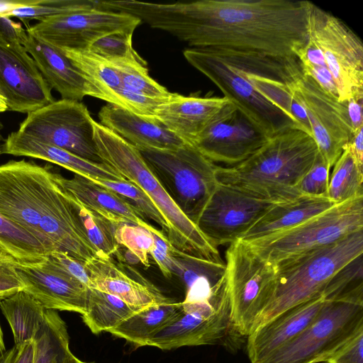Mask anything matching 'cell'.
Listing matches in <instances>:
<instances>
[{
    "label": "cell",
    "mask_w": 363,
    "mask_h": 363,
    "mask_svg": "<svg viewBox=\"0 0 363 363\" xmlns=\"http://www.w3.org/2000/svg\"><path fill=\"white\" fill-rule=\"evenodd\" d=\"M363 328L354 333L325 362L326 363H363Z\"/></svg>",
    "instance_id": "7dc6e473"
},
{
    "label": "cell",
    "mask_w": 363,
    "mask_h": 363,
    "mask_svg": "<svg viewBox=\"0 0 363 363\" xmlns=\"http://www.w3.org/2000/svg\"><path fill=\"white\" fill-rule=\"evenodd\" d=\"M73 201L77 207L86 236L95 248L96 255L106 257L116 255L120 247L116 239V230L120 224L89 211L74 199Z\"/></svg>",
    "instance_id": "d590c367"
},
{
    "label": "cell",
    "mask_w": 363,
    "mask_h": 363,
    "mask_svg": "<svg viewBox=\"0 0 363 363\" xmlns=\"http://www.w3.org/2000/svg\"><path fill=\"white\" fill-rule=\"evenodd\" d=\"M100 123L138 150H174L186 143L155 118L107 104L99 112Z\"/></svg>",
    "instance_id": "d4e9b609"
},
{
    "label": "cell",
    "mask_w": 363,
    "mask_h": 363,
    "mask_svg": "<svg viewBox=\"0 0 363 363\" xmlns=\"http://www.w3.org/2000/svg\"><path fill=\"white\" fill-rule=\"evenodd\" d=\"M63 189L77 203L113 223H129L154 231L156 228L124 197L83 176L65 178L57 173Z\"/></svg>",
    "instance_id": "603a6c76"
},
{
    "label": "cell",
    "mask_w": 363,
    "mask_h": 363,
    "mask_svg": "<svg viewBox=\"0 0 363 363\" xmlns=\"http://www.w3.org/2000/svg\"><path fill=\"white\" fill-rule=\"evenodd\" d=\"M17 260L0 250V301L23 291L24 286L17 270Z\"/></svg>",
    "instance_id": "f6af8a7d"
},
{
    "label": "cell",
    "mask_w": 363,
    "mask_h": 363,
    "mask_svg": "<svg viewBox=\"0 0 363 363\" xmlns=\"http://www.w3.org/2000/svg\"><path fill=\"white\" fill-rule=\"evenodd\" d=\"M65 322L54 310L45 311V320L33 338V363H64L71 352Z\"/></svg>",
    "instance_id": "d6a6232c"
},
{
    "label": "cell",
    "mask_w": 363,
    "mask_h": 363,
    "mask_svg": "<svg viewBox=\"0 0 363 363\" xmlns=\"http://www.w3.org/2000/svg\"><path fill=\"white\" fill-rule=\"evenodd\" d=\"M37 1L38 0H0V17H8L15 9L31 6Z\"/></svg>",
    "instance_id": "f5cc1de1"
},
{
    "label": "cell",
    "mask_w": 363,
    "mask_h": 363,
    "mask_svg": "<svg viewBox=\"0 0 363 363\" xmlns=\"http://www.w3.org/2000/svg\"><path fill=\"white\" fill-rule=\"evenodd\" d=\"M100 8L99 1L94 0H38L31 6L13 10L8 16L20 19L28 28L31 20L42 21L47 18Z\"/></svg>",
    "instance_id": "74e56055"
},
{
    "label": "cell",
    "mask_w": 363,
    "mask_h": 363,
    "mask_svg": "<svg viewBox=\"0 0 363 363\" xmlns=\"http://www.w3.org/2000/svg\"><path fill=\"white\" fill-rule=\"evenodd\" d=\"M49 257L72 277L87 287H90V279L85 262L79 260L64 252H53Z\"/></svg>",
    "instance_id": "c3c4849f"
},
{
    "label": "cell",
    "mask_w": 363,
    "mask_h": 363,
    "mask_svg": "<svg viewBox=\"0 0 363 363\" xmlns=\"http://www.w3.org/2000/svg\"><path fill=\"white\" fill-rule=\"evenodd\" d=\"M0 214L50 252L86 262L96 254L77 207L48 164L10 160L0 165Z\"/></svg>",
    "instance_id": "7a4b0ae2"
},
{
    "label": "cell",
    "mask_w": 363,
    "mask_h": 363,
    "mask_svg": "<svg viewBox=\"0 0 363 363\" xmlns=\"http://www.w3.org/2000/svg\"><path fill=\"white\" fill-rule=\"evenodd\" d=\"M141 308L133 307L118 297L89 288L86 311L82 320L91 333L109 332Z\"/></svg>",
    "instance_id": "1f68e13d"
},
{
    "label": "cell",
    "mask_w": 363,
    "mask_h": 363,
    "mask_svg": "<svg viewBox=\"0 0 363 363\" xmlns=\"http://www.w3.org/2000/svg\"><path fill=\"white\" fill-rule=\"evenodd\" d=\"M330 169V168L319 152L313 166L297 185L299 194L306 196L327 197Z\"/></svg>",
    "instance_id": "ee69618b"
},
{
    "label": "cell",
    "mask_w": 363,
    "mask_h": 363,
    "mask_svg": "<svg viewBox=\"0 0 363 363\" xmlns=\"http://www.w3.org/2000/svg\"><path fill=\"white\" fill-rule=\"evenodd\" d=\"M325 301L320 296L298 304L251 332L246 338L250 362H258L298 336L314 320Z\"/></svg>",
    "instance_id": "7402d4cb"
},
{
    "label": "cell",
    "mask_w": 363,
    "mask_h": 363,
    "mask_svg": "<svg viewBox=\"0 0 363 363\" xmlns=\"http://www.w3.org/2000/svg\"><path fill=\"white\" fill-rule=\"evenodd\" d=\"M225 258L232 325L240 336L247 338L272 296L276 268L240 240L229 245Z\"/></svg>",
    "instance_id": "9c48e42d"
},
{
    "label": "cell",
    "mask_w": 363,
    "mask_h": 363,
    "mask_svg": "<svg viewBox=\"0 0 363 363\" xmlns=\"http://www.w3.org/2000/svg\"><path fill=\"white\" fill-rule=\"evenodd\" d=\"M18 35L48 84L62 99L79 101L89 96V84L62 51L28 34L21 26Z\"/></svg>",
    "instance_id": "cb8c5ba5"
},
{
    "label": "cell",
    "mask_w": 363,
    "mask_h": 363,
    "mask_svg": "<svg viewBox=\"0 0 363 363\" xmlns=\"http://www.w3.org/2000/svg\"><path fill=\"white\" fill-rule=\"evenodd\" d=\"M133 33H113L96 40L87 50L109 60L145 61L133 46Z\"/></svg>",
    "instance_id": "60d3db41"
},
{
    "label": "cell",
    "mask_w": 363,
    "mask_h": 363,
    "mask_svg": "<svg viewBox=\"0 0 363 363\" xmlns=\"http://www.w3.org/2000/svg\"><path fill=\"white\" fill-rule=\"evenodd\" d=\"M154 245L150 255L155 262L162 274L170 279L174 275V263L172 255V245L162 230L152 231Z\"/></svg>",
    "instance_id": "bcb514c9"
},
{
    "label": "cell",
    "mask_w": 363,
    "mask_h": 363,
    "mask_svg": "<svg viewBox=\"0 0 363 363\" xmlns=\"http://www.w3.org/2000/svg\"><path fill=\"white\" fill-rule=\"evenodd\" d=\"M291 89L305 111L321 157L331 169L352 133L347 102L328 94L303 73L293 81Z\"/></svg>",
    "instance_id": "9a60e30c"
},
{
    "label": "cell",
    "mask_w": 363,
    "mask_h": 363,
    "mask_svg": "<svg viewBox=\"0 0 363 363\" xmlns=\"http://www.w3.org/2000/svg\"><path fill=\"white\" fill-rule=\"evenodd\" d=\"M270 138L236 109L209 127L193 145L214 164L233 167L257 152Z\"/></svg>",
    "instance_id": "ac0fdd59"
},
{
    "label": "cell",
    "mask_w": 363,
    "mask_h": 363,
    "mask_svg": "<svg viewBox=\"0 0 363 363\" xmlns=\"http://www.w3.org/2000/svg\"><path fill=\"white\" fill-rule=\"evenodd\" d=\"M0 309L10 325L17 348L33 340L45 320L46 311L24 291L1 301Z\"/></svg>",
    "instance_id": "4dcf8cb0"
},
{
    "label": "cell",
    "mask_w": 363,
    "mask_h": 363,
    "mask_svg": "<svg viewBox=\"0 0 363 363\" xmlns=\"http://www.w3.org/2000/svg\"><path fill=\"white\" fill-rule=\"evenodd\" d=\"M7 103L6 99L0 92V113L7 111Z\"/></svg>",
    "instance_id": "9f6ffc18"
},
{
    "label": "cell",
    "mask_w": 363,
    "mask_h": 363,
    "mask_svg": "<svg viewBox=\"0 0 363 363\" xmlns=\"http://www.w3.org/2000/svg\"><path fill=\"white\" fill-rule=\"evenodd\" d=\"M139 150L171 199L195 224L218 183L217 165L189 143L174 150Z\"/></svg>",
    "instance_id": "ba28073f"
},
{
    "label": "cell",
    "mask_w": 363,
    "mask_h": 363,
    "mask_svg": "<svg viewBox=\"0 0 363 363\" xmlns=\"http://www.w3.org/2000/svg\"><path fill=\"white\" fill-rule=\"evenodd\" d=\"M174 275L186 288L184 303L215 300L225 286V263L199 258L172 245Z\"/></svg>",
    "instance_id": "4316f807"
},
{
    "label": "cell",
    "mask_w": 363,
    "mask_h": 363,
    "mask_svg": "<svg viewBox=\"0 0 363 363\" xmlns=\"http://www.w3.org/2000/svg\"><path fill=\"white\" fill-rule=\"evenodd\" d=\"M334 203L326 196L301 195L294 200L273 204L240 238L250 241L290 230L328 210Z\"/></svg>",
    "instance_id": "83f0119b"
},
{
    "label": "cell",
    "mask_w": 363,
    "mask_h": 363,
    "mask_svg": "<svg viewBox=\"0 0 363 363\" xmlns=\"http://www.w3.org/2000/svg\"><path fill=\"white\" fill-rule=\"evenodd\" d=\"M3 124L0 121V155L3 154V145L4 143V139L1 135V130L3 129Z\"/></svg>",
    "instance_id": "680465c9"
},
{
    "label": "cell",
    "mask_w": 363,
    "mask_h": 363,
    "mask_svg": "<svg viewBox=\"0 0 363 363\" xmlns=\"http://www.w3.org/2000/svg\"><path fill=\"white\" fill-rule=\"evenodd\" d=\"M319 151L313 138L293 126L272 135L257 152L233 167L217 165L218 183L265 201L279 203L299 197L297 185Z\"/></svg>",
    "instance_id": "3957f363"
},
{
    "label": "cell",
    "mask_w": 363,
    "mask_h": 363,
    "mask_svg": "<svg viewBox=\"0 0 363 363\" xmlns=\"http://www.w3.org/2000/svg\"><path fill=\"white\" fill-rule=\"evenodd\" d=\"M92 181V180H91ZM117 193L128 201L147 219L157 223L165 233L166 225L154 204L138 187L128 181H93Z\"/></svg>",
    "instance_id": "7bdbcfd3"
},
{
    "label": "cell",
    "mask_w": 363,
    "mask_h": 363,
    "mask_svg": "<svg viewBox=\"0 0 363 363\" xmlns=\"http://www.w3.org/2000/svg\"><path fill=\"white\" fill-rule=\"evenodd\" d=\"M182 303V311L168 325L153 335L147 346L170 350L184 346L220 345L235 350L243 339L230 319L228 289L211 301Z\"/></svg>",
    "instance_id": "7c38bea8"
},
{
    "label": "cell",
    "mask_w": 363,
    "mask_h": 363,
    "mask_svg": "<svg viewBox=\"0 0 363 363\" xmlns=\"http://www.w3.org/2000/svg\"><path fill=\"white\" fill-rule=\"evenodd\" d=\"M5 345L3 338V333L0 325V357L5 352Z\"/></svg>",
    "instance_id": "6f0895ef"
},
{
    "label": "cell",
    "mask_w": 363,
    "mask_h": 363,
    "mask_svg": "<svg viewBox=\"0 0 363 363\" xmlns=\"http://www.w3.org/2000/svg\"><path fill=\"white\" fill-rule=\"evenodd\" d=\"M182 308V303L174 301L150 306L133 314L108 333L135 346H147L149 339L175 319Z\"/></svg>",
    "instance_id": "f546056e"
},
{
    "label": "cell",
    "mask_w": 363,
    "mask_h": 363,
    "mask_svg": "<svg viewBox=\"0 0 363 363\" xmlns=\"http://www.w3.org/2000/svg\"><path fill=\"white\" fill-rule=\"evenodd\" d=\"M85 266L89 288L116 296L133 307L143 309L174 301L138 270L112 257L96 255Z\"/></svg>",
    "instance_id": "ffe728a7"
},
{
    "label": "cell",
    "mask_w": 363,
    "mask_h": 363,
    "mask_svg": "<svg viewBox=\"0 0 363 363\" xmlns=\"http://www.w3.org/2000/svg\"><path fill=\"white\" fill-rule=\"evenodd\" d=\"M140 23L128 13L95 8L47 18L26 32L58 50H84L106 35L134 33Z\"/></svg>",
    "instance_id": "2e32d148"
},
{
    "label": "cell",
    "mask_w": 363,
    "mask_h": 363,
    "mask_svg": "<svg viewBox=\"0 0 363 363\" xmlns=\"http://www.w3.org/2000/svg\"><path fill=\"white\" fill-rule=\"evenodd\" d=\"M363 328V289L325 300L314 320L291 341L257 363L325 362Z\"/></svg>",
    "instance_id": "8992f818"
},
{
    "label": "cell",
    "mask_w": 363,
    "mask_h": 363,
    "mask_svg": "<svg viewBox=\"0 0 363 363\" xmlns=\"http://www.w3.org/2000/svg\"><path fill=\"white\" fill-rule=\"evenodd\" d=\"M93 122L84 104L62 99L28 113L18 132L101 163L94 140Z\"/></svg>",
    "instance_id": "5bb4252c"
},
{
    "label": "cell",
    "mask_w": 363,
    "mask_h": 363,
    "mask_svg": "<svg viewBox=\"0 0 363 363\" xmlns=\"http://www.w3.org/2000/svg\"><path fill=\"white\" fill-rule=\"evenodd\" d=\"M16 352V347L15 346L11 349L6 350L5 352L0 357V363H11Z\"/></svg>",
    "instance_id": "db71d44e"
},
{
    "label": "cell",
    "mask_w": 363,
    "mask_h": 363,
    "mask_svg": "<svg viewBox=\"0 0 363 363\" xmlns=\"http://www.w3.org/2000/svg\"><path fill=\"white\" fill-rule=\"evenodd\" d=\"M116 239L119 246L125 248L138 262L145 267L150 266L148 256L154 245L151 231L139 225L121 223L116 230Z\"/></svg>",
    "instance_id": "ab89813d"
},
{
    "label": "cell",
    "mask_w": 363,
    "mask_h": 363,
    "mask_svg": "<svg viewBox=\"0 0 363 363\" xmlns=\"http://www.w3.org/2000/svg\"><path fill=\"white\" fill-rule=\"evenodd\" d=\"M21 26L0 17V92L7 111L28 113L55 100L52 88L19 40Z\"/></svg>",
    "instance_id": "4fadbf2b"
},
{
    "label": "cell",
    "mask_w": 363,
    "mask_h": 363,
    "mask_svg": "<svg viewBox=\"0 0 363 363\" xmlns=\"http://www.w3.org/2000/svg\"><path fill=\"white\" fill-rule=\"evenodd\" d=\"M363 169L354 162L345 146L342 155L333 165L329 179L327 197L338 204L351 199L363 196Z\"/></svg>",
    "instance_id": "e575fe53"
},
{
    "label": "cell",
    "mask_w": 363,
    "mask_h": 363,
    "mask_svg": "<svg viewBox=\"0 0 363 363\" xmlns=\"http://www.w3.org/2000/svg\"><path fill=\"white\" fill-rule=\"evenodd\" d=\"M3 154L43 160L92 181H127L106 164L83 159L18 131L11 133L4 140Z\"/></svg>",
    "instance_id": "484cf974"
},
{
    "label": "cell",
    "mask_w": 363,
    "mask_h": 363,
    "mask_svg": "<svg viewBox=\"0 0 363 363\" xmlns=\"http://www.w3.org/2000/svg\"><path fill=\"white\" fill-rule=\"evenodd\" d=\"M94 140L101 162L142 190L162 217L165 235L177 250L190 255L224 262L218 250L171 199L140 150L94 120Z\"/></svg>",
    "instance_id": "277c9868"
},
{
    "label": "cell",
    "mask_w": 363,
    "mask_h": 363,
    "mask_svg": "<svg viewBox=\"0 0 363 363\" xmlns=\"http://www.w3.org/2000/svg\"><path fill=\"white\" fill-rule=\"evenodd\" d=\"M33 340L16 347V352L11 363H33Z\"/></svg>",
    "instance_id": "816d5d0a"
},
{
    "label": "cell",
    "mask_w": 363,
    "mask_h": 363,
    "mask_svg": "<svg viewBox=\"0 0 363 363\" xmlns=\"http://www.w3.org/2000/svg\"><path fill=\"white\" fill-rule=\"evenodd\" d=\"M312 2L199 0L157 4L122 0L118 10L169 33L194 48L290 58L309 38Z\"/></svg>",
    "instance_id": "6da1fadb"
},
{
    "label": "cell",
    "mask_w": 363,
    "mask_h": 363,
    "mask_svg": "<svg viewBox=\"0 0 363 363\" xmlns=\"http://www.w3.org/2000/svg\"><path fill=\"white\" fill-rule=\"evenodd\" d=\"M273 204L218 183L195 224L218 248L240 240Z\"/></svg>",
    "instance_id": "e0dca14e"
},
{
    "label": "cell",
    "mask_w": 363,
    "mask_h": 363,
    "mask_svg": "<svg viewBox=\"0 0 363 363\" xmlns=\"http://www.w3.org/2000/svg\"><path fill=\"white\" fill-rule=\"evenodd\" d=\"M363 289V259L360 255L337 272L325 288V300H333Z\"/></svg>",
    "instance_id": "b9f144b4"
},
{
    "label": "cell",
    "mask_w": 363,
    "mask_h": 363,
    "mask_svg": "<svg viewBox=\"0 0 363 363\" xmlns=\"http://www.w3.org/2000/svg\"><path fill=\"white\" fill-rule=\"evenodd\" d=\"M346 102L352 132H354L360 128H363V98L354 97Z\"/></svg>",
    "instance_id": "f907efd6"
},
{
    "label": "cell",
    "mask_w": 363,
    "mask_h": 363,
    "mask_svg": "<svg viewBox=\"0 0 363 363\" xmlns=\"http://www.w3.org/2000/svg\"><path fill=\"white\" fill-rule=\"evenodd\" d=\"M362 254L363 230L274 265L276 281L272 296L252 332L290 308L322 296L334 275Z\"/></svg>",
    "instance_id": "5b68a950"
},
{
    "label": "cell",
    "mask_w": 363,
    "mask_h": 363,
    "mask_svg": "<svg viewBox=\"0 0 363 363\" xmlns=\"http://www.w3.org/2000/svg\"><path fill=\"white\" fill-rule=\"evenodd\" d=\"M80 71L89 85V96L117 106L122 88L119 70L114 61L87 50H60Z\"/></svg>",
    "instance_id": "f1b7e54d"
},
{
    "label": "cell",
    "mask_w": 363,
    "mask_h": 363,
    "mask_svg": "<svg viewBox=\"0 0 363 363\" xmlns=\"http://www.w3.org/2000/svg\"><path fill=\"white\" fill-rule=\"evenodd\" d=\"M111 60L118 67L123 89L151 98H167L173 94L149 75L145 60Z\"/></svg>",
    "instance_id": "8d00e7d4"
},
{
    "label": "cell",
    "mask_w": 363,
    "mask_h": 363,
    "mask_svg": "<svg viewBox=\"0 0 363 363\" xmlns=\"http://www.w3.org/2000/svg\"><path fill=\"white\" fill-rule=\"evenodd\" d=\"M64 363H91V362H86L79 359L76 357L71 352L67 356Z\"/></svg>",
    "instance_id": "11a10c76"
},
{
    "label": "cell",
    "mask_w": 363,
    "mask_h": 363,
    "mask_svg": "<svg viewBox=\"0 0 363 363\" xmlns=\"http://www.w3.org/2000/svg\"><path fill=\"white\" fill-rule=\"evenodd\" d=\"M236 109L224 96L201 97L174 93L157 107L155 118L186 143L193 145L209 127Z\"/></svg>",
    "instance_id": "44dd1931"
},
{
    "label": "cell",
    "mask_w": 363,
    "mask_h": 363,
    "mask_svg": "<svg viewBox=\"0 0 363 363\" xmlns=\"http://www.w3.org/2000/svg\"><path fill=\"white\" fill-rule=\"evenodd\" d=\"M363 128L352 132L351 138L346 145L354 162L363 169Z\"/></svg>",
    "instance_id": "681fc988"
},
{
    "label": "cell",
    "mask_w": 363,
    "mask_h": 363,
    "mask_svg": "<svg viewBox=\"0 0 363 363\" xmlns=\"http://www.w3.org/2000/svg\"><path fill=\"white\" fill-rule=\"evenodd\" d=\"M184 56L269 137L285 128L296 127L287 116L256 91L238 66L223 55L210 49L191 48L184 51Z\"/></svg>",
    "instance_id": "30bf717a"
},
{
    "label": "cell",
    "mask_w": 363,
    "mask_h": 363,
    "mask_svg": "<svg viewBox=\"0 0 363 363\" xmlns=\"http://www.w3.org/2000/svg\"><path fill=\"white\" fill-rule=\"evenodd\" d=\"M17 270L23 291L45 309L85 313L89 288L66 272L48 255L35 265L18 262Z\"/></svg>",
    "instance_id": "d6986e66"
},
{
    "label": "cell",
    "mask_w": 363,
    "mask_h": 363,
    "mask_svg": "<svg viewBox=\"0 0 363 363\" xmlns=\"http://www.w3.org/2000/svg\"><path fill=\"white\" fill-rule=\"evenodd\" d=\"M309 38L321 51L338 99L363 98V44L342 20L312 3Z\"/></svg>",
    "instance_id": "8fae6325"
},
{
    "label": "cell",
    "mask_w": 363,
    "mask_h": 363,
    "mask_svg": "<svg viewBox=\"0 0 363 363\" xmlns=\"http://www.w3.org/2000/svg\"><path fill=\"white\" fill-rule=\"evenodd\" d=\"M303 74L311 77L328 94L338 99L337 89L321 51L308 38L296 55Z\"/></svg>",
    "instance_id": "f35d334b"
},
{
    "label": "cell",
    "mask_w": 363,
    "mask_h": 363,
    "mask_svg": "<svg viewBox=\"0 0 363 363\" xmlns=\"http://www.w3.org/2000/svg\"><path fill=\"white\" fill-rule=\"evenodd\" d=\"M362 230L363 196H360L334 204L283 233L242 242L258 257L274 266L285 259L334 244Z\"/></svg>",
    "instance_id": "52a82bcc"
},
{
    "label": "cell",
    "mask_w": 363,
    "mask_h": 363,
    "mask_svg": "<svg viewBox=\"0 0 363 363\" xmlns=\"http://www.w3.org/2000/svg\"><path fill=\"white\" fill-rule=\"evenodd\" d=\"M0 250L27 265L37 264L50 254L37 238L1 214Z\"/></svg>",
    "instance_id": "836d02e7"
}]
</instances>
